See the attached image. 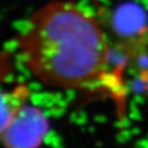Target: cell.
Returning a JSON list of instances; mask_svg holds the SVG:
<instances>
[{
	"instance_id": "obj_3",
	"label": "cell",
	"mask_w": 148,
	"mask_h": 148,
	"mask_svg": "<svg viewBox=\"0 0 148 148\" xmlns=\"http://www.w3.org/2000/svg\"><path fill=\"white\" fill-rule=\"evenodd\" d=\"M112 32L119 45L127 53H135L148 45V16L136 3L127 2L114 9L110 16Z\"/></svg>"
},
{
	"instance_id": "obj_4",
	"label": "cell",
	"mask_w": 148,
	"mask_h": 148,
	"mask_svg": "<svg viewBox=\"0 0 148 148\" xmlns=\"http://www.w3.org/2000/svg\"><path fill=\"white\" fill-rule=\"evenodd\" d=\"M28 97L29 90L25 86H18V88L12 90V92L3 94L1 123L8 119L18 108H21L25 103H27Z\"/></svg>"
},
{
	"instance_id": "obj_2",
	"label": "cell",
	"mask_w": 148,
	"mask_h": 148,
	"mask_svg": "<svg viewBox=\"0 0 148 148\" xmlns=\"http://www.w3.org/2000/svg\"><path fill=\"white\" fill-rule=\"evenodd\" d=\"M49 131L43 111L27 102L1 123V140L5 148H39Z\"/></svg>"
},
{
	"instance_id": "obj_1",
	"label": "cell",
	"mask_w": 148,
	"mask_h": 148,
	"mask_svg": "<svg viewBox=\"0 0 148 148\" xmlns=\"http://www.w3.org/2000/svg\"><path fill=\"white\" fill-rule=\"evenodd\" d=\"M16 45L27 69L53 88H96L110 63L111 49L103 27L72 1L53 0L36 9Z\"/></svg>"
}]
</instances>
